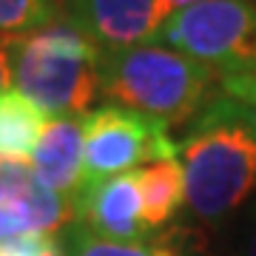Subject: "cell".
Returning a JSON list of instances; mask_svg holds the SVG:
<instances>
[{"label": "cell", "instance_id": "30bf717a", "mask_svg": "<svg viewBox=\"0 0 256 256\" xmlns=\"http://www.w3.org/2000/svg\"><path fill=\"white\" fill-rule=\"evenodd\" d=\"M48 114L18 88L0 94V160H26L48 126Z\"/></svg>", "mask_w": 256, "mask_h": 256}, {"label": "cell", "instance_id": "e0dca14e", "mask_svg": "<svg viewBox=\"0 0 256 256\" xmlns=\"http://www.w3.org/2000/svg\"><path fill=\"white\" fill-rule=\"evenodd\" d=\"M245 256H256V220H254V228H250V236H248Z\"/></svg>", "mask_w": 256, "mask_h": 256}, {"label": "cell", "instance_id": "7a4b0ae2", "mask_svg": "<svg viewBox=\"0 0 256 256\" xmlns=\"http://www.w3.org/2000/svg\"><path fill=\"white\" fill-rule=\"evenodd\" d=\"M216 82V72L162 43L100 52V94L165 126L200 117Z\"/></svg>", "mask_w": 256, "mask_h": 256}, {"label": "cell", "instance_id": "7c38bea8", "mask_svg": "<svg viewBox=\"0 0 256 256\" xmlns=\"http://www.w3.org/2000/svg\"><path fill=\"white\" fill-rule=\"evenodd\" d=\"M60 242H63L66 256H194V250L185 248L176 228L160 236H151L146 242H114V239H102L88 228L72 222L68 228H63Z\"/></svg>", "mask_w": 256, "mask_h": 256}, {"label": "cell", "instance_id": "9a60e30c", "mask_svg": "<svg viewBox=\"0 0 256 256\" xmlns=\"http://www.w3.org/2000/svg\"><path fill=\"white\" fill-rule=\"evenodd\" d=\"M225 97H234L256 114V77H225L220 80Z\"/></svg>", "mask_w": 256, "mask_h": 256}, {"label": "cell", "instance_id": "52a82bcc", "mask_svg": "<svg viewBox=\"0 0 256 256\" xmlns=\"http://www.w3.org/2000/svg\"><path fill=\"white\" fill-rule=\"evenodd\" d=\"M168 14L171 6L162 0H68V18L100 52L151 43Z\"/></svg>", "mask_w": 256, "mask_h": 256}, {"label": "cell", "instance_id": "277c9868", "mask_svg": "<svg viewBox=\"0 0 256 256\" xmlns=\"http://www.w3.org/2000/svg\"><path fill=\"white\" fill-rule=\"evenodd\" d=\"M156 40L225 77H256V0H200L171 12Z\"/></svg>", "mask_w": 256, "mask_h": 256}, {"label": "cell", "instance_id": "4fadbf2b", "mask_svg": "<svg viewBox=\"0 0 256 256\" xmlns=\"http://www.w3.org/2000/svg\"><path fill=\"white\" fill-rule=\"evenodd\" d=\"M60 18L63 0H0V37L32 34Z\"/></svg>", "mask_w": 256, "mask_h": 256}, {"label": "cell", "instance_id": "8992f818", "mask_svg": "<svg viewBox=\"0 0 256 256\" xmlns=\"http://www.w3.org/2000/svg\"><path fill=\"white\" fill-rule=\"evenodd\" d=\"M72 222V196L52 191L28 162L0 160V242L26 234H57Z\"/></svg>", "mask_w": 256, "mask_h": 256}, {"label": "cell", "instance_id": "9c48e42d", "mask_svg": "<svg viewBox=\"0 0 256 256\" xmlns=\"http://www.w3.org/2000/svg\"><path fill=\"white\" fill-rule=\"evenodd\" d=\"M32 168L52 191L74 200L82 185V117L48 120L32 154Z\"/></svg>", "mask_w": 256, "mask_h": 256}, {"label": "cell", "instance_id": "8fae6325", "mask_svg": "<svg viewBox=\"0 0 256 256\" xmlns=\"http://www.w3.org/2000/svg\"><path fill=\"white\" fill-rule=\"evenodd\" d=\"M134 174H137L140 200H142V220L156 234L162 225H168L180 214L185 202V180L180 156L142 165Z\"/></svg>", "mask_w": 256, "mask_h": 256}, {"label": "cell", "instance_id": "ac0fdd59", "mask_svg": "<svg viewBox=\"0 0 256 256\" xmlns=\"http://www.w3.org/2000/svg\"><path fill=\"white\" fill-rule=\"evenodd\" d=\"M165 6H171V12L182 9V6H191V3H200V0H162Z\"/></svg>", "mask_w": 256, "mask_h": 256}, {"label": "cell", "instance_id": "3957f363", "mask_svg": "<svg viewBox=\"0 0 256 256\" xmlns=\"http://www.w3.org/2000/svg\"><path fill=\"white\" fill-rule=\"evenodd\" d=\"M12 82L48 117H82L100 94V48L72 18L9 37Z\"/></svg>", "mask_w": 256, "mask_h": 256}, {"label": "cell", "instance_id": "5bb4252c", "mask_svg": "<svg viewBox=\"0 0 256 256\" xmlns=\"http://www.w3.org/2000/svg\"><path fill=\"white\" fill-rule=\"evenodd\" d=\"M0 256H66V250L54 234H26L0 242Z\"/></svg>", "mask_w": 256, "mask_h": 256}, {"label": "cell", "instance_id": "5b68a950", "mask_svg": "<svg viewBox=\"0 0 256 256\" xmlns=\"http://www.w3.org/2000/svg\"><path fill=\"white\" fill-rule=\"evenodd\" d=\"M168 126L126 106H100L82 114V185L137 171L160 160H176Z\"/></svg>", "mask_w": 256, "mask_h": 256}, {"label": "cell", "instance_id": "2e32d148", "mask_svg": "<svg viewBox=\"0 0 256 256\" xmlns=\"http://www.w3.org/2000/svg\"><path fill=\"white\" fill-rule=\"evenodd\" d=\"M12 82V66H9V37H0V94Z\"/></svg>", "mask_w": 256, "mask_h": 256}, {"label": "cell", "instance_id": "6da1fadb", "mask_svg": "<svg viewBox=\"0 0 256 256\" xmlns=\"http://www.w3.org/2000/svg\"><path fill=\"white\" fill-rule=\"evenodd\" d=\"M180 165L194 216H230L256 191V114L234 97L210 100L180 142Z\"/></svg>", "mask_w": 256, "mask_h": 256}, {"label": "cell", "instance_id": "ba28073f", "mask_svg": "<svg viewBox=\"0 0 256 256\" xmlns=\"http://www.w3.org/2000/svg\"><path fill=\"white\" fill-rule=\"evenodd\" d=\"M72 202L74 222L102 239L146 242L154 236V230L142 220V200H140V185L134 171L102 180V182L80 185Z\"/></svg>", "mask_w": 256, "mask_h": 256}]
</instances>
